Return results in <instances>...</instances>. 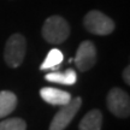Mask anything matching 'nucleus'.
<instances>
[{
  "instance_id": "1",
  "label": "nucleus",
  "mask_w": 130,
  "mask_h": 130,
  "mask_svg": "<svg viewBox=\"0 0 130 130\" xmlns=\"http://www.w3.org/2000/svg\"><path fill=\"white\" fill-rule=\"evenodd\" d=\"M69 35L70 25L61 16H51L42 25V36L48 43H63Z\"/></svg>"
},
{
  "instance_id": "2",
  "label": "nucleus",
  "mask_w": 130,
  "mask_h": 130,
  "mask_svg": "<svg viewBox=\"0 0 130 130\" xmlns=\"http://www.w3.org/2000/svg\"><path fill=\"white\" fill-rule=\"evenodd\" d=\"M27 53V40L25 37L16 32L7 39L4 50L5 63L10 68H18L23 63V59Z\"/></svg>"
},
{
  "instance_id": "3",
  "label": "nucleus",
  "mask_w": 130,
  "mask_h": 130,
  "mask_svg": "<svg viewBox=\"0 0 130 130\" xmlns=\"http://www.w3.org/2000/svg\"><path fill=\"white\" fill-rule=\"evenodd\" d=\"M83 25L89 32L100 36L110 35L115 30V22L98 10H92L84 16Z\"/></svg>"
},
{
  "instance_id": "4",
  "label": "nucleus",
  "mask_w": 130,
  "mask_h": 130,
  "mask_svg": "<svg viewBox=\"0 0 130 130\" xmlns=\"http://www.w3.org/2000/svg\"><path fill=\"white\" fill-rule=\"evenodd\" d=\"M107 107L112 115L119 118H128L130 115L129 95L121 88H112L106 99Z\"/></svg>"
},
{
  "instance_id": "5",
  "label": "nucleus",
  "mask_w": 130,
  "mask_h": 130,
  "mask_svg": "<svg viewBox=\"0 0 130 130\" xmlns=\"http://www.w3.org/2000/svg\"><path fill=\"white\" fill-rule=\"evenodd\" d=\"M81 105H82L81 98L71 99L66 105H63L60 110L56 113V116L53 117L48 130H64L74 119Z\"/></svg>"
},
{
  "instance_id": "6",
  "label": "nucleus",
  "mask_w": 130,
  "mask_h": 130,
  "mask_svg": "<svg viewBox=\"0 0 130 130\" xmlns=\"http://www.w3.org/2000/svg\"><path fill=\"white\" fill-rule=\"evenodd\" d=\"M96 63V48L92 41H82L77 48L75 64L81 72L88 71Z\"/></svg>"
},
{
  "instance_id": "7",
  "label": "nucleus",
  "mask_w": 130,
  "mask_h": 130,
  "mask_svg": "<svg viewBox=\"0 0 130 130\" xmlns=\"http://www.w3.org/2000/svg\"><path fill=\"white\" fill-rule=\"evenodd\" d=\"M40 95L47 104L56 105V106L66 105L71 100V95L68 92H64V90H60V89L57 88H52V87L42 88L40 90Z\"/></svg>"
},
{
  "instance_id": "8",
  "label": "nucleus",
  "mask_w": 130,
  "mask_h": 130,
  "mask_svg": "<svg viewBox=\"0 0 130 130\" xmlns=\"http://www.w3.org/2000/svg\"><path fill=\"white\" fill-rule=\"evenodd\" d=\"M102 113L99 110H92L82 118L79 130H101Z\"/></svg>"
},
{
  "instance_id": "9",
  "label": "nucleus",
  "mask_w": 130,
  "mask_h": 130,
  "mask_svg": "<svg viewBox=\"0 0 130 130\" xmlns=\"http://www.w3.org/2000/svg\"><path fill=\"white\" fill-rule=\"evenodd\" d=\"M45 78L53 83L65 84V86H72L77 81V74L74 69H68L64 72H51L45 76Z\"/></svg>"
},
{
  "instance_id": "10",
  "label": "nucleus",
  "mask_w": 130,
  "mask_h": 130,
  "mask_svg": "<svg viewBox=\"0 0 130 130\" xmlns=\"http://www.w3.org/2000/svg\"><path fill=\"white\" fill-rule=\"evenodd\" d=\"M17 106V96L16 94L9 90L0 92V118L9 116Z\"/></svg>"
},
{
  "instance_id": "11",
  "label": "nucleus",
  "mask_w": 130,
  "mask_h": 130,
  "mask_svg": "<svg viewBox=\"0 0 130 130\" xmlns=\"http://www.w3.org/2000/svg\"><path fill=\"white\" fill-rule=\"evenodd\" d=\"M64 59V56L61 51H59L58 48H53L48 52V54L46 56L45 60L42 61L40 69L41 70H48V69H57L59 65L61 64V61Z\"/></svg>"
},
{
  "instance_id": "12",
  "label": "nucleus",
  "mask_w": 130,
  "mask_h": 130,
  "mask_svg": "<svg viewBox=\"0 0 130 130\" xmlns=\"http://www.w3.org/2000/svg\"><path fill=\"white\" fill-rule=\"evenodd\" d=\"M0 130H27V123L22 118H10L0 122Z\"/></svg>"
},
{
  "instance_id": "13",
  "label": "nucleus",
  "mask_w": 130,
  "mask_h": 130,
  "mask_svg": "<svg viewBox=\"0 0 130 130\" xmlns=\"http://www.w3.org/2000/svg\"><path fill=\"white\" fill-rule=\"evenodd\" d=\"M123 78L125 81V83L129 86L130 84V66L129 65H128L125 69H124V71H123Z\"/></svg>"
}]
</instances>
